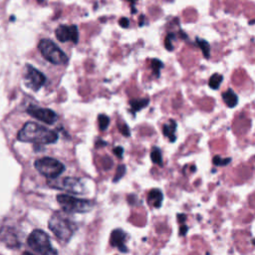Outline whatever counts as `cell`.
Instances as JSON below:
<instances>
[{
    "label": "cell",
    "instance_id": "6",
    "mask_svg": "<svg viewBox=\"0 0 255 255\" xmlns=\"http://www.w3.org/2000/svg\"><path fill=\"white\" fill-rule=\"evenodd\" d=\"M35 168L45 177L54 179L64 171L65 166L55 158L42 157L35 161Z\"/></svg>",
    "mask_w": 255,
    "mask_h": 255
},
{
    "label": "cell",
    "instance_id": "33",
    "mask_svg": "<svg viewBox=\"0 0 255 255\" xmlns=\"http://www.w3.org/2000/svg\"><path fill=\"white\" fill-rule=\"evenodd\" d=\"M253 243H254V244H255V239H254V240H253Z\"/></svg>",
    "mask_w": 255,
    "mask_h": 255
},
{
    "label": "cell",
    "instance_id": "9",
    "mask_svg": "<svg viewBox=\"0 0 255 255\" xmlns=\"http://www.w3.org/2000/svg\"><path fill=\"white\" fill-rule=\"evenodd\" d=\"M55 35L62 43L73 42L74 44H77L79 41V31L76 25H60L56 29Z\"/></svg>",
    "mask_w": 255,
    "mask_h": 255
},
{
    "label": "cell",
    "instance_id": "4",
    "mask_svg": "<svg viewBox=\"0 0 255 255\" xmlns=\"http://www.w3.org/2000/svg\"><path fill=\"white\" fill-rule=\"evenodd\" d=\"M27 243L30 248L40 255H58L57 250L51 245L48 235L42 230H33L28 236Z\"/></svg>",
    "mask_w": 255,
    "mask_h": 255
},
{
    "label": "cell",
    "instance_id": "21",
    "mask_svg": "<svg viewBox=\"0 0 255 255\" xmlns=\"http://www.w3.org/2000/svg\"><path fill=\"white\" fill-rule=\"evenodd\" d=\"M98 122H99L100 129H101V130H105V129L108 128L109 124H110V119H109V117L106 116V115H100V116L98 117Z\"/></svg>",
    "mask_w": 255,
    "mask_h": 255
},
{
    "label": "cell",
    "instance_id": "2",
    "mask_svg": "<svg viewBox=\"0 0 255 255\" xmlns=\"http://www.w3.org/2000/svg\"><path fill=\"white\" fill-rule=\"evenodd\" d=\"M48 226L54 235L62 242L67 243L73 236L76 229L75 223L68 216L60 211H56L49 219Z\"/></svg>",
    "mask_w": 255,
    "mask_h": 255
},
{
    "label": "cell",
    "instance_id": "8",
    "mask_svg": "<svg viewBox=\"0 0 255 255\" xmlns=\"http://www.w3.org/2000/svg\"><path fill=\"white\" fill-rule=\"evenodd\" d=\"M49 185L54 188L65 189L74 193L84 192V185L79 178L65 177V178H62L61 180L54 178L51 181H49Z\"/></svg>",
    "mask_w": 255,
    "mask_h": 255
},
{
    "label": "cell",
    "instance_id": "14",
    "mask_svg": "<svg viewBox=\"0 0 255 255\" xmlns=\"http://www.w3.org/2000/svg\"><path fill=\"white\" fill-rule=\"evenodd\" d=\"M147 199L152 203V205L156 208L160 207L161 202L163 200L162 192L159 189H151L147 194Z\"/></svg>",
    "mask_w": 255,
    "mask_h": 255
},
{
    "label": "cell",
    "instance_id": "27",
    "mask_svg": "<svg viewBox=\"0 0 255 255\" xmlns=\"http://www.w3.org/2000/svg\"><path fill=\"white\" fill-rule=\"evenodd\" d=\"M119 23H120V25H121L122 27H124V28H127V27H128L129 21H128V18L124 17V18H121V19H120Z\"/></svg>",
    "mask_w": 255,
    "mask_h": 255
},
{
    "label": "cell",
    "instance_id": "5",
    "mask_svg": "<svg viewBox=\"0 0 255 255\" xmlns=\"http://www.w3.org/2000/svg\"><path fill=\"white\" fill-rule=\"evenodd\" d=\"M57 201L61 208L69 213H83L89 211L93 207L92 201L67 194H59L57 196Z\"/></svg>",
    "mask_w": 255,
    "mask_h": 255
},
{
    "label": "cell",
    "instance_id": "7",
    "mask_svg": "<svg viewBox=\"0 0 255 255\" xmlns=\"http://www.w3.org/2000/svg\"><path fill=\"white\" fill-rule=\"evenodd\" d=\"M46 80H47L46 76L42 72H40L35 67L29 64L25 65L24 83L29 89L37 92L44 86V84L46 83Z\"/></svg>",
    "mask_w": 255,
    "mask_h": 255
},
{
    "label": "cell",
    "instance_id": "11",
    "mask_svg": "<svg viewBox=\"0 0 255 255\" xmlns=\"http://www.w3.org/2000/svg\"><path fill=\"white\" fill-rule=\"evenodd\" d=\"M0 239L9 248H18L20 246L16 230L10 226H3L0 229Z\"/></svg>",
    "mask_w": 255,
    "mask_h": 255
},
{
    "label": "cell",
    "instance_id": "17",
    "mask_svg": "<svg viewBox=\"0 0 255 255\" xmlns=\"http://www.w3.org/2000/svg\"><path fill=\"white\" fill-rule=\"evenodd\" d=\"M196 42H197V44H198V46H199V48H200L204 58L209 59V56H210V45H209V43L207 41L199 39V38L196 39Z\"/></svg>",
    "mask_w": 255,
    "mask_h": 255
},
{
    "label": "cell",
    "instance_id": "32",
    "mask_svg": "<svg viewBox=\"0 0 255 255\" xmlns=\"http://www.w3.org/2000/svg\"><path fill=\"white\" fill-rule=\"evenodd\" d=\"M127 1H128V2H132V3H133V2H135L136 0H127Z\"/></svg>",
    "mask_w": 255,
    "mask_h": 255
},
{
    "label": "cell",
    "instance_id": "3",
    "mask_svg": "<svg viewBox=\"0 0 255 255\" xmlns=\"http://www.w3.org/2000/svg\"><path fill=\"white\" fill-rule=\"evenodd\" d=\"M38 49L42 56L51 64L54 65H66L69 61L68 56L62 51L52 40L42 39L38 43Z\"/></svg>",
    "mask_w": 255,
    "mask_h": 255
},
{
    "label": "cell",
    "instance_id": "31",
    "mask_svg": "<svg viewBox=\"0 0 255 255\" xmlns=\"http://www.w3.org/2000/svg\"><path fill=\"white\" fill-rule=\"evenodd\" d=\"M22 255H33V254L29 253V252H24V253H22Z\"/></svg>",
    "mask_w": 255,
    "mask_h": 255
},
{
    "label": "cell",
    "instance_id": "30",
    "mask_svg": "<svg viewBox=\"0 0 255 255\" xmlns=\"http://www.w3.org/2000/svg\"><path fill=\"white\" fill-rule=\"evenodd\" d=\"M177 217H178V221L183 222V221H184V218H185V215H184V214H178Z\"/></svg>",
    "mask_w": 255,
    "mask_h": 255
},
{
    "label": "cell",
    "instance_id": "18",
    "mask_svg": "<svg viewBox=\"0 0 255 255\" xmlns=\"http://www.w3.org/2000/svg\"><path fill=\"white\" fill-rule=\"evenodd\" d=\"M222 80H223L222 75L213 74V75L210 77L209 81H208V86H209L211 89H213V90H217V89L219 88V86H220Z\"/></svg>",
    "mask_w": 255,
    "mask_h": 255
},
{
    "label": "cell",
    "instance_id": "25",
    "mask_svg": "<svg viewBox=\"0 0 255 255\" xmlns=\"http://www.w3.org/2000/svg\"><path fill=\"white\" fill-rule=\"evenodd\" d=\"M119 128H120V131H121L124 135L128 136V135L130 134L129 128H128V127L126 124H121V125L119 126Z\"/></svg>",
    "mask_w": 255,
    "mask_h": 255
},
{
    "label": "cell",
    "instance_id": "19",
    "mask_svg": "<svg viewBox=\"0 0 255 255\" xmlns=\"http://www.w3.org/2000/svg\"><path fill=\"white\" fill-rule=\"evenodd\" d=\"M150 158L153 163H156L158 165H162V156L161 151L158 147H153L150 153Z\"/></svg>",
    "mask_w": 255,
    "mask_h": 255
},
{
    "label": "cell",
    "instance_id": "15",
    "mask_svg": "<svg viewBox=\"0 0 255 255\" xmlns=\"http://www.w3.org/2000/svg\"><path fill=\"white\" fill-rule=\"evenodd\" d=\"M222 99L229 108H234L238 103V97L231 89L227 90L222 94Z\"/></svg>",
    "mask_w": 255,
    "mask_h": 255
},
{
    "label": "cell",
    "instance_id": "13",
    "mask_svg": "<svg viewBox=\"0 0 255 255\" xmlns=\"http://www.w3.org/2000/svg\"><path fill=\"white\" fill-rule=\"evenodd\" d=\"M176 122L174 120H170L167 124H164L162 127V133L166 137L169 138L170 141H175L176 135H175V130H176Z\"/></svg>",
    "mask_w": 255,
    "mask_h": 255
},
{
    "label": "cell",
    "instance_id": "12",
    "mask_svg": "<svg viewBox=\"0 0 255 255\" xmlns=\"http://www.w3.org/2000/svg\"><path fill=\"white\" fill-rule=\"evenodd\" d=\"M126 233L122 229H116L111 235V245L117 247L121 252H127L128 248L125 245Z\"/></svg>",
    "mask_w": 255,
    "mask_h": 255
},
{
    "label": "cell",
    "instance_id": "1",
    "mask_svg": "<svg viewBox=\"0 0 255 255\" xmlns=\"http://www.w3.org/2000/svg\"><path fill=\"white\" fill-rule=\"evenodd\" d=\"M18 140L36 144H50L57 141L58 134L52 129L34 122H28L18 132Z\"/></svg>",
    "mask_w": 255,
    "mask_h": 255
},
{
    "label": "cell",
    "instance_id": "16",
    "mask_svg": "<svg viewBox=\"0 0 255 255\" xmlns=\"http://www.w3.org/2000/svg\"><path fill=\"white\" fill-rule=\"evenodd\" d=\"M149 103V100L147 98H143V99H135V100H130L129 101V105L130 108L133 112H137L139 110H142L143 108H145Z\"/></svg>",
    "mask_w": 255,
    "mask_h": 255
},
{
    "label": "cell",
    "instance_id": "22",
    "mask_svg": "<svg viewBox=\"0 0 255 255\" xmlns=\"http://www.w3.org/2000/svg\"><path fill=\"white\" fill-rule=\"evenodd\" d=\"M175 40V35L172 34V33H169L166 37H165V40H164V46L165 48L168 50V51H171L173 50V45H172V42Z\"/></svg>",
    "mask_w": 255,
    "mask_h": 255
},
{
    "label": "cell",
    "instance_id": "28",
    "mask_svg": "<svg viewBox=\"0 0 255 255\" xmlns=\"http://www.w3.org/2000/svg\"><path fill=\"white\" fill-rule=\"evenodd\" d=\"M187 230H188V227L187 226H185V225H182L181 227H180V235H185V233L187 232Z\"/></svg>",
    "mask_w": 255,
    "mask_h": 255
},
{
    "label": "cell",
    "instance_id": "23",
    "mask_svg": "<svg viewBox=\"0 0 255 255\" xmlns=\"http://www.w3.org/2000/svg\"><path fill=\"white\" fill-rule=\"evenodd\" d=\"M231 161V158H222L219 155L213 157V163L217 166H224L227 165Z\"/></svg>",
    "mask_w": 255,
    "mask_h": 255
},
{
    "label": "cell",
    "instance_id": "24",
    "mask_svg": "<svg viewBox=\"0 0 255 255\" xmlns=\"http://www.w3.org/2000/svg\"><path fill=\"white\" fill-rule=\"evenodd\" d=\"M125 172H126V166H125L124 164L119 165V166H118V168H117L116 175H115V177H114V181H118V180H120V179L124 176Z\"/></svg>",
    "mask_w": 255,
    "mask_h": 255
},
{
    "label": "cell",
    "instance_id": "29",
    "mask_svg": "<svg viewBox=\"0 0 255 255\" xmlns=\"http://www.w3.org/2000/svg\"><path fill=\"white\" fill-rule=\"evenodd\" d=\"M144 23V15H140V18L138 19V26H143Z\"/></svg>",
    "mask_w": 255,
    "mask_h": 255
},
{
    "label": "cell",
    "instance_id": "20",
    "mask_svg": "<svg viewBox=\"0 0 255 255\" xmlns=\"http://www.w3.org/2000/svg\"><path fill=\"white\" fill-rule=\"evenodd\" d=\"M150 67H151V69H152L153 74L156 75V77H158L160 70L163 68V64H162V62H161L160 60H158V59H152V60L150 61Z\"/></svg>",
    "mask_w": 255,
    "mask_h": 255
},
{
    "label": "cell",
    "instance_id": "10",
    "mask_svg": "<svg viewBox=\"0 0 255 255\" xmlns=\"http://www.w3.org/2000/svg\"><path fill=\"white\" fill-rule=\"evenodd\" d=\"M27 113L30 116H32L33 118H35L45 124H48V125H53L57 121L56 113L50 109L30 106L27 109Z\"/></svg>",
    "mask_w": 255,
    "mask_h": 255
},
{
    "label": "cell",
    "instance_id": "26",
    "mask_svg": "<svg viewBox=\"0 0 255 255\" xmlns=\"http://www.w3.org/2000/svg\"><path fill=\"white\" fill-rule=\"evenodd\" d=\"M114 153L119 157L122 158L123 157V153H124V148L122 146H117L114 148Z\"/></svg>",
    "mask_w": 255,
    "mask_h": 255
}]
</instances>
